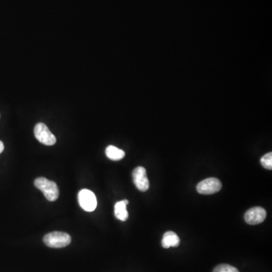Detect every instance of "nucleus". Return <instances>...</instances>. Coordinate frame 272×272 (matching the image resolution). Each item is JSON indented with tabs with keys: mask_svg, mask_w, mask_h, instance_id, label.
<instances>
[{
	"mask_svg": "<svg viewBox=\"0 0 272 272\" xmlns=\"http://www.w3.org/2000/svg\"><path fill=\"white\" fill-rule=\"evenodd\" d=\"M34 185L37 189L43 193L48 201H55L59 196V189L58 185L53 181L48 180L44 177L37 178L34 181Z\"/></svg>",
	"mask_w": 272,
	"mask_h": 272,
	"instance_id": "f257e3e1",
	"label": "nucleus"
},
{
	"mask_svg": "<svg viewBox=\"0 0 272 272\" xmlns=\"http://www.w3.org/2000/svg\"><path fill=\"white\" fill-rule=\"evenodd\" d=\"M132 179L135 186L141 192H146L149 189L150 184L147 176L146 169L142 166H139L134 169L132 172Z\"/></svg>",
	"mask_w": 272,
	"mask_h": 272,
	"instance_id": "423d86ee",
	"label": "nucleus"
},
{
	"mask_svg": "<svg viewBox=\"0 0 272 272\" xmlns=\"http://www.w3.org/2000/svg\"><path fill=\"white\" fill-rule=\"evenodd\" d=\"M78 201L83 210L92 212L96 209L97 199L95 194L88 189H82L78 194Z\"/></svg>",
	"mask_w": 272,
	"mask_h": 272,
	"instance_id": "20e7f679",
	"label": "nucleus"
},
{
	"mask_svg": "<svg viewBox=\"0 0 272 272\" xmlns=\"http://www.w3.org/2000/svg\"><path fill=\"white\" fill-rule=\"evenodd\" d=\"M123 202H124V203H126V205L129 204V200H123Z\"/></svg>",
	"mask_w": 272,
	"mask_h": 272,
	"instance_id": "4468645a",
	"label": "nucleus"
},
{
	"mask_svg": "<svg viewBox=\"0 0 272 272\" xmlns=\"http://www.w3.org/2000/svg\"><path fill=\"white\" fill-rule=\"evenodd\" d=\"M266 215V209L260 206H256L245 213L244 219L247 224L256 226L264 222Z\"/></svg>",
	"mask_w": 272,
	"mask_h": 272,
	"instance_id": "0eeeda50",
	"label": "nucleus"
},
{
	"mask_svg": "<svg viewBox=\"0 0 272 272\" xmlns=\"http://www.w3.org/2000/svg\"><path fill=\"white\" fill-rule=\"evenodd\" d=\"M213 272H239V271L233 266L222 264L216 266L213 270Z\"/></svg>",
	"mask_w": 272,
	"mask_h": 272,
	"instance_id": "f8f14e48",
	"label": "nucleus"
},
{
	"mask_svg": "<svg viewBox=\"0 0 272 272\" xmlns=\"http://www.w3.org/2000/svg\"><path fill=\"white\" fill-rule=\"evenodd\" d=\"M105 154L110 159L114 161L120 160L125 156V152L114 145H109L106 148Z\"/></svg>",
	"mask_w": 272,
	"mask_h": 272,
	"instance_id": "1a4fd4ad",
	"label": "nucleus"
},
{
	"mask_svg": "<svg viewBox=\"0 0 272 272\" xmlns=\"http://www.w3.org/2000/svg\"><path fill=\"white\" fill-rule=\"evenodd\" d=\"M34 135L36 139L40 143L47 146H52L56 143V138L47 127L46 125L42 122L37 123L34 128Z\"/></svg>",
	"mask_w": 272,
	"mask_h": 272,
	"instance_id": "7ed1b4c3",
	"label": "nucleus"
},
{
	"mask_svg": "<svg viewBox=\"0 0 272 272\" xmlns=\"http://www.w3.org/2000/svg\"><path fill=\"white\" fill-rule=\"evenodd\" d=\"M126 206L127 205L123 202V200L117 202L115 204V216H116L117 219L122 221V222L127 220L128 217H129V213H128L127 209H126Z\"/></svg>",
	"mask_w": 272,
	"mask_h": 272,
	"instance_id": "9d476101",
	"label": "nucleus"
},
{
	"mask_svg": "<svg viewBox=\"0 0 272 272\" xmlns=\"http://www.w3.org/2000/svg\"><path fill=\"white\" fill-rule=\"evenodd\" d=\"M179 244H180V239L175 232H167L163 234V239H162V246L163 248L177 247Z\"/></svg>",
	"mask_w": 272,
	"mask_h": 272,
	"instance_id": "6e6552de",
	"label": "nucleus"
},
{
	"mask_svg": "<svg viewBox=\"0 0 272 272\" xmlns=\"http://www.w3.org/2000/svg\"><path fill=\"white\" fill-rule=\"evenodd\" d=\"M43 242L48 247L63 248L71 243V237L65 232H51L44 236Z\"/></svg>",
	"mask_w": 272,
	"mask_h": 272,
	"instance_id": "f03ea898",
	"label": "nucleus"
},
{
	"mask_svg": "<svg viewBox=\"0 0 272 272\" xmlns=\"http://www.w3.org/2000/svg\"><path fill=\"white\" fill-rule=\"evenodd\" d=\"M222 183L216 178H209L201 181L196 186V191L200 194H213L222 189Z\"/></svg>",
	"mask_w": 272,
	"mask_h": 272,
	"instance_id": "39448f33",
	"label": "nucleus"
},
{
	"mask_svg": "<svg viewBox=\"0 0 272 272\" xmlns=\"http://www.w3.org/2000/svg\"><path fill=\"white\" fill-rule=\"evenodd\" d=\"M4 150V144L2 141H0V154L2 153Z\"/></svg>",
	"mask_w": 272,
	"mask_h": 272,
	"instance_id": "ddd939ff",
	"label": "nucleus"
},
{
	"mask_svg": "<svg viewBox=\"0 0 272 272\" xmlns=\"http://www.w3.org/2000/svg\"><path fill=\"white\" fill-rule=\"evenodd\" d=\"M260 162H261L262 166L263 167L266 168V169H272V153L266 154V155L263 156L260 159Z\"/></svg>",
	"mask_w": 272,
	"mask_h": 272,
	"instance_id": "9b49d317",
	"label": "nucleus"
}]
</instances>
